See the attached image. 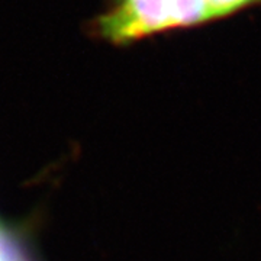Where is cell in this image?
Returning a JSON list of instances; mask_svg holds the SVG:
<instances>
[{
    "mask_svg": "<svg viewBox=\"0 0 261 261\" xmlns=\"http://www.w3.org/2000/svg\"><path fill=\"white\" fill-rule=\"evenodd\" d=\"M170 25L173 28H189L209 22L207 0H167Z\"/></svg>",
    "mask_w": 261,
    "mask_h": 261,
    "instance_id": "cell-2",
    "label": "cell"
},
{
    "mask_svg": "<svg viewBox=\"0 0 261 261\" xmlns=\"http://www.w3.org/2000/svg\"><path fill=\"white\" fill-rule=\"evenodd\" d=\"M94 34L105 41L126 45L171 29L167 0H113L94 19Z\"/></svg>",
    "mask_w": 261,
    "mask_h": 261,
    "instance_id": "cell-1",
    "label": "cell"
},
{
    "mask_svg": "<svg viewBox=\"0 0 261 261\" xmlns=\"http://www.w3.org/2000/svg\"><path fill=\"white\" fill-rule=\"evenodd\" d=\"M0 261H35L18 232L0 225Z\"/></svg>",
    "mask_w": 261,
    "mask_h": 261,
    "instance_id": "cell-3",
    "label": "cell"
},
{
    "mask_svg": "<svg viewBox=\"0 0 261 261\" xmlns=\"http://www.w3.org/2000/svg\"><path fill=\"white\" fill-rule=\"evenodd\" d=\"M258 3L261 0H207L209 20L222 19Z\"/></svg>",
    "mask_w": 261,
    "mask_h": 261,
    "instance_id": "cell-4",
    "label": "cell"
}]
</instances>
